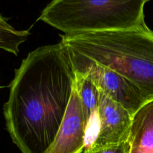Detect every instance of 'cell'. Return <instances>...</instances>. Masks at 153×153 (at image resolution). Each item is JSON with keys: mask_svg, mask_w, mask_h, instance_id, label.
<instances>
[{"mask_svg": "<svg viewBox=\"0 0 153 153\" xmlns=\"http://www.w3.org/2000/svg\"><path fill=\"white\" fill-rule=\"evenodd\" d=\"M132 117L125 108L100 91L98 134L92 146L85 149H100L126 142Z\"/></svg>", "mask_w": 153, "mask_h": 153, "instance_id": "5b68a950", "label": "cell"}, {"mask_svg": "<svg viewBox=\"0 0 153 153\" xmlns=\"http://www.w3.org/2000/svg\"><path fill=\"white\" fill-rule=\"evenodd\" d=\"M28 30H16L0 14V49L17 55L19 46L28 38Z\"/></svg>", "mask_w": 153, "mask_h": 153, "instance_id": "9c48e42d", "label": "cell"}, {"mask_svg": "<svg viewBox=\"0 0 153 153\" xmlns=\"http://www.w3.org/2000/svg\"><path fill=\"white\" fill-rule=\"evenodd\" d=\"M75 74L76 91L80 98L85 120L88 123L91 117L99 111L100 91L91 80L79 73Z\"/></svg>", "mask_w": 153, "mask_h": 153, "instance_id": "ba28073f", "label": "cell"}, {"mask_svg": "<svg viewBox=\"0 0 153 153\" xmlns=\"http://www.w3.org/2000/svg\"><path fill=\"white\" fill-rule=\"evenodd\" d=\"M87 121L76 82L55 138L45 153H82L85 148Z\"/></svg>", "mask_w": 153, "mask_h": 153, "instance_id": "8992f818", "label": "cell"}, {"mask_svg": "<svg viewBox=\"0 0 153 153\" xmlns=\"http://www.w3.org/2000/svg\"><path fill=\"white\" fill-rule=\"evenodd\" d=\"M127 141L129 153H153V100L133 115Z\"/></svg>", "mask_w": 153, "mask_h": 153, "instance_id": "52a82bcc", "label": "cell"}, {"mask_svg": "<svg viewBox=\"0 0 153 153\" xmlns=\"http://www.w3.org/2000/svg\"><path fill=\"white\" fill-rule=\"evenodd\" d=\"M76 82L62 42L38 47L22 60L3 111L6 128L22 153H45L62 123Z\"/></svg>", "mask_w": 153, "mask_h": 153, "instance_id": "6da1fadb", "label": "cell"}, {"mask_svg": "<svg viewBox=\"0 0 153 153\" xmlns=\"http://www.w3.org/2000/svg\"><path fill=\"white\" fill-rule=\"evenodd\" d=\"M67 47L117 72L153 100V31L147 26L61 35Z\"/></svg>", "mask_w": 153, "mask_h": 153, "instance_id": "7a4b0ae2", "label": "cell"}, {"mask_svg": "<svg viewBox=\"0 0 153 153\" xmlns=\"http://www.w3.org/2000/svg\"><path fill=\"white\" fill-rule=\"evenodd\" d=\"M67 48L75 73L91 80L99 91L120 104L131 115L146 103L140 91L123 76L67 46Z\"/></svg>", "mask_w": 153, "mask_h": 153, "instance_id": "277c9868", "label": "cell"}, {"mask_svg": "<svg viewBox=\"0 0 153 153\" xmlns=\"http://www.w3.org/2000/svg\"><path fill=\"white\" fill-rule=\"evenodd\" d=\"M149 0H52L38 20L64 34L120 31L147 26L144 7Z\"/></svg>", "mask_w": 153, "mask_h": 153, "instance_id": "3957f363", "label": "cell"}, {"mask_svg": "<svg viewBox=\"0 0 153 153\" xmlns=\"http://www.w3.org/2000/svg\"><path fill=\"white\" fill-rule=\"evenodd\" d=\"M129 143L128 141L123 142L114 146L100 148L95 149H85L83 153H128Z\"/></svg>", "mask_w": 153, "mask_h": 153, "instance_id": "30bf717a", "label": "cell"}]
</instances>
